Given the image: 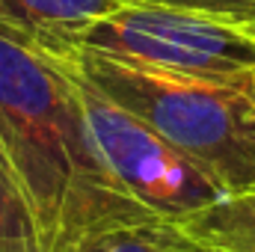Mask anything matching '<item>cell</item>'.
Returning a JSON list of instances; mask_svg holds the SVG:
<instances>
[{
	"mask_svg": "<svg viewBox=\"0 0 255 252\" xmlns=\"http://www.w3.org/2000/svg\"><path fill=\"white\" fill-rule=\"evenodd\" d=\"M0 163L21 187L45 252L157 220L104 163L71 68L0 33Z\"/></svg>",
	"mask_w": 255,
	"mask_h": 252,
	"instance_id": "6da1fadb",
	"label": "cell"
},
{
	"mask_svg": "<svg viewBox=\"0 0 255 252\" xmlns=\"http://www.w3.org/2000/svg\"><path fill=\"white\" fill-rule=\"evenodd\" d=\"M89 89L119 104L205 169L226 196L255 190L253 80L217 83L80 51L65 63Z\"/></svg>",
	"mask_w": 255,
	"mask_h": 252,
	"instance_id": "7a4b0ae2",
	"label": "cell"
},
{
	"mask_svg": "<svg viewBox=\"0 0 255 252\" xmlns=\"http://www.w3.org/2000/svg\"><path fill=\"white\" fill-rule=\"evenodd\" d=\"M80 51L217 83H247L255 77V39L244 27L133 0L92 24Z\"/></svg>",
	"mask_w": 255,
	"mask_h": 252,
	"instance_id": "3957f363",
	"label": "cell"
},
{
	"mask_svg": "<svg viewBox=\"0 0 255 252\" xmlns=\"http://www.w3.org/2000/svg\"><path fill=\"white\" fill-rule=\"evenodd\" d=\"M74 80L80 83L86 122L92 127L104 163L128 196L151 217L181 226L187 217L211 208L226 196V190L205 169H199L190 157L172 148L145 122L89 89L77 74Z\"/></svg>",
	"mask_w": 255,
	"mask_h": 252,
	"instance_id": "277c9868",
	"label": "cell"
},
{
	"mask_svg": "<svg viewBox=\"0 0 255 252\" xmlns=\"http://www.w3.org/2000/svg\"><path fill=\"white\" fill-rule=\"evenodd\" d=\"M128 0H0V33L57 60L71 63L80 54L92 24Z\"/></svg>",
	"mask_w": 255,
	"mask_h": 252,
	"instance_id": "5b68a950",
	"label": "cell"
},
{
	"mask_svg": "<svg viewBox=\"0 0 255 252\" xmlns=\"http://www.w3.org/2000/svg\"><path fill=\"white\" fill-rule=\"evenodd\" d=\"M181 229L211 252H255V190L223 196L187 217Z\"/></svg>",
	"mask_w": 255,
	"mask_h": 252,
	"instance_id": "8992f818",
	"label": "cell"
},
{
	"mask_svg": "<svg viewBox=\"0 0 255 252\" xmlns=\"http://www.w3.org/2000/svg\"><path fill=\"white\" fill-rule=\"evenodd\" d=\"M74 252H211L196 238H190L178 223L145 220L110 232H101L83 241Z\"/></svg>",
	"mask_w": 255,
	"mask_h": 252,
	"instance_id": "52a82bcc",
	"label": "cell"
},
{
	"mask_svg": "<svg viewBox=\"0 0 255 252\" xmlns=\"http://www.w3.org/2000/svg\"><path fill=\"white\" fill-rule=\"evenodd\" d=\"M0 252H45L33 208L3 163H0Z\"/></svg>",
	"mask_w": 255,
	"mask_h": 252,
	"instance_id": "ba28073f",
	"label": "cell"
},
{
	"mask_svg": "<svg viewBox=\"0 0 255 252\" xmlns=\"http://www.w3.org/2000/svg\"><path fill=\"white\" fill-rule=\"evenodd\" d=\"M133 3H151V6L196 12V15L220 18V21H229L238 27L255 24V0H133Z\"/></svg>",
	"mask_w": 255,
	"mask_h": 252,
	"instance_id": "9c48e42d",
	"label": "cell"
},
{
	"mask_svg": "<svg viewBox=\"0 0 255 252\" xmlns=\"http://www.w3.org/2000/svg\"><path fill=\"white\" fill-rule=\"evenodd\" d=\"M244 30H247V33H250V36L255 39V24H250V27H244Z\"/></svg>",
	"mask_w": 255,
	"mask_h": 252,
	"instance_id": "30bf717a",
	"label": "cell"
},
{
	"mask_svg": "<svg viewBox=\"0 0 255 252\" xmlns=\"http://www.w3.org/2000/svg\"><path fill=\"white\" fill-rule=\"evenodd\" d=\"M253 95H255V77H253Z\"/></svg>",
	"mask_w": 255,
	"mask_h": 252,
	"instance_id": "8fae6325",
	"label": "cell"
}]
</instances>
